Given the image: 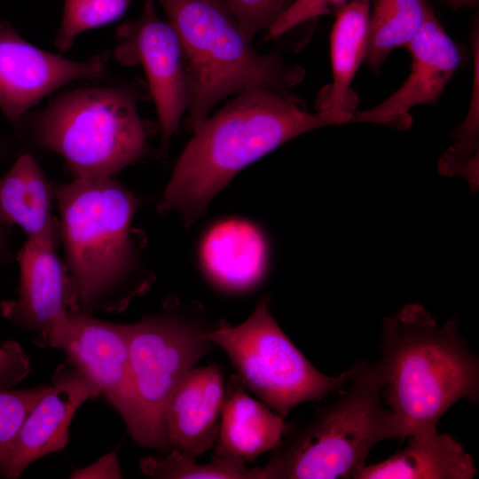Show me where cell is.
Wrapping results in <instances>:
<instances>
[{"instance_id": "24", "label": "cell", "mask_w": 479, "mask_h": 479, "mask_svg": "<svg viewBox=\"0 0 479 479\" xmlns=\"http://www.w3.org/2000/svg\"><path fill=\"white\" fill-rule=\"evenodd\" d=\"M50 385L40 384L25 389H0V475L2 476L19 432Z\"/></svg>"}, {"instance_id": "10", "label": "cell", "mask_w": 479, "mask_h": 479, "mask_svg": "<svg viewBox=\"0 0 479 479\" xmlns=\"http://www.w3.org/2000/svg\"><path fill=\"white\" fill-rule=\"evenodd\" d=\"M51 348L65 352L123 420L130 436L144 447L145 435L130 371L127 324L113 323L81 310L70 312Z\"/></svg>"}, {"instance_id": "7", "label": "cell", "mask_w": 479, "mask_h": 479, "mask_svg": "<svg viewBox=\"0 0 479 479\" xmlns=\"http://www.w3.org/2000/svg\"><path fill=\"white\" fill-rule=\"evenodd\" d=\"M207 338L221 347L246 386L282 418L299 404L342 390L352 367L338 376L319 372L280 329L260 301L241 324L220 322Z\"/></svg>"}, {"instance_id": "12", "label": "cell", "mask_w": 479, "mask_h": 479, "mask_svg": "<svg viewBox=\"0 0 479 479\" xmlns=\"http://www.w3.org/2000/svg\"><path fill=\"white\" fill-rule=\"evenodd\" d=\"M55 248V243L25 241L16 257L18 297L0 304L3 317L31 333L38 347H51L67 315L80 310L76 285Z\"/></svg>"}, {"instance_id": "25", "label": "cell", "mask_w": 479, "mask_h": 479, "mask_svg": "<svg viewBox=\"0 0 479 479\" xmlns=\"http://www.w3.org/2000/svg\"><path fill=\"white\" fill-rule=\"evenodd\" d=\"M244 35L268 29L289 5L290 0H224Z\"/></svg>"}, {"instance_id": "22", "label": "cell", "mask_w": 479, "mask_h": 479, "mask_svg": "<svg viewBox=\"0 0 479 479\" xmlns=\"http://www.w3.org/2000/svg\"><path fill=\"white\" fill-rule=\"evenodd\" d=\"M210 463L199 464L194 458L171 449L164 456H145L141 471L153 478L165 479H263L262 467L248 468L245 460L230 455H215Z\"/></svg>"}, {"instance_id": "16", "label": "cell", "mask_w": 479, "mask_h": 479, "mask_svg": "<svg viewBox=\"0 0 479 479\" xmlns=\"http://www.w3.org/2000/svg\"><path fill=\"white\" fill-rule=\"evenodd\" d=\"M371 3L350 0L336 13L330 36L333 80L316 101V113L330 125L350 122L356 113L351 83L365 59Z\"/></svg>"}, {"instance_id": "11", "label": "cell", "mask_w": 479, "mask_h": 479, "mask_svg": "<svg viewBox=\"0 0 479 479\" xmlns=\"http://www.w3.org/2000/svg\"><path fill=\"white\" fill-rule=\"evenodd\" d=\"M109 56L77 61L28 43L7 21H0V110L14 125L43 98L77 81H98L107 74Z\"/></svg>"}, {"instance_id": "9", "label": "cell", "mask_w": 479, "mask_h": 479, "mask_svg": "<svg viewBox=\"0 0 479 479\" xmlns=\"http://www.w3.org/2000/svg\"><path fill=\"white\" fill-rule=\"evenodd\" d=\"M114 58L126 67L141 66L154 101L163 148L167 149L189 106L185 56L169 21L161 20L153 0H146L141 16L126 21L115 33Z\"/></svg>"}, {"instance_id": "14", "label": "cell", "mask_w": 479, "mask_h": 479, "mask_svg": "<svg viewBox=\"0 0 479 479\" xmlns=\"http://www.w3.org/2000/svg\"><path fill=\"white\" fill-rule=\"evenodd\" d=\"M99 396L98 386L82 372L70 364L59 365L48 391L25 420L2 476L18 478L38 459L63 450L77 409Z\"/></svg>"}, {"instance_id": "15", "label": "cell", "mask_w": 479, "mask_h": 479, "mask_svg": "<svg viewBox=\"0 0 479 479\" xmlns=\"http://www.w3.org/2000/svg\"><path fill=\"white\" fill-rule=\"evenodd\" d=\"M225 383L218 365L192 368L167 404L164 425L171 449L197 458L217 440Z\"/></svg>"}, {"instance_id": "13", "label": "cell", "mask_w": 479, "mask_h": 479, "mask_svg": "<svg viewBox=\"0 0 479 479\" xmlns=\"http://www.w3.org/2000/svg\"><path fill=\"white\" fill-rule=\"evenodd\" d=\"M406 48L412 63L405 82L381 103L355 113L352 122L406 129L412 122L408 114L412 107L439 99L461 62V52L433 10Z\"/></svg>"}, {"instance_id": "17", "label": "cell", "mask_w": 479, "mask_h": 479, "mask_svg": "<svg viewBox=\"0 0 479 479\" xmlns=\"http://www.w3.org/2000/svg\"><path fill=\"white\" fill-rule=\"evenodd\" d=\"M406 446L377 464L365 466L356 479H470L472 457L437 428L407 436Z\"/></svg>"}, {"instance_id": "3", "label": "cell", "mask_w": 479, "mask_h": 479, "mask_svg": "<svg viewBox=\"0 0 479 479\" xmlns=\"http://www.w3.org/2000/svg\"><path fill=\"white\" fill-rule=\"evenodd\" d=\"M66 265L80 310L113 313L145 287L137 281L132 221L139 200L113 177H75L53 188Z\"/></svg>"}, {"instance_id": "2", "label": "cell", "mask_w": 479, "mask_h": 479, "mask_svg": "<svg viewBox=\"0 0 479 479\" xmlns=\"http://www.w3.org/2000/svg\"><path fill=\"white\" fill-rule=\"evenodd\" d=\"M382 392L400 438L437 428L457 401L479 397V366L450 320L443 326L419 304L382 323Z\"/></svg>"}, {"instance_id": "29", "label": "cell", "mask_w": 479, "mask_h": 479, "mask_svg": "<svg viewBox=\"0 0 479 479\" xmlns=\"http://www.w3.org/2000/svg\"><path fill=\"white\" fill-rule=\"evenodd\" d=\"M3 145L0 143V152L3 149ZM14 258L12 250L9 237L6 229L0 225V261L4 263H11Z\"/></svg>"}, {"instance_id": "21", "label": "cell", "mask_w": 479, "mask_h": 479, "mask_svg": "<svg viewBox=\"0 0 479 479\" xmlns=\"http://www.w3.org/2000/svg\"><path fill=\"white\" fill-rule=\"evenodd\" d=\"M431 10L427 0H372L365 60L374 73L396 48L408 45Z\"/></svg>"}, {"instance_id": "5", "label": "cell", "mask_w": 479, "mask_h": 479, "mask_svg": "<svg viewBox=\"0 0 479 479\" xmlns=\"http://www.w3.org/2000/svg\"><path fill=\"white\" fill-rule=\"evenodd\" d=\"M139 81L64 91L28 119L38 146L64 159L75 177H113L151 154L137 103Z\"/></svg>"}, {"instance_id": "23", "label": "cell", "mask_w": 479, "mask_h": 479, "mask_svg": "<svg viewBox=\"0 0 479 479\" xmlns=\"http://www.w3.org/2000/svg\"><path fill=\"white\" fill-rule=\"evenodd\" d=\"M133 0H64V12L54 44L67 51L81 33L121 18Z\"/></svg>"}, {"instance_id": "26", "label": "cell", "mask_w": 479, "mask_h": 479, "mask_svg": "<svg viewBox=\"0 0 479 479\" xmlns=\"http://www.w3.org/2000/svg\"><path fill=\"white\" fill-rule=\"evenodd\" d=\"M349 0H294L267 29L265 39H278L289 30L326 14H335Z\"/></svg>"}, {"instance_id": "6", "label": "cell", "mask_w": 479, "mask_h": 479, "mask_svg": "<svg viewBox=\"0 0 479 479\" xmlns=\"http://www.w3.org/2000/svg\"><path fill=\"white\" fill-rule=\"evenodd\" d=\"M349 382L341 397L275 447L262 467L263 479H356L373 446L400 438L392 414L382 404L381 363L355 364Z\"/></svg>"}, {"instance_id": "1", "label": "cell", "mask_w": 479, "mask_h": 479, "mask_svg": "<svg viewBox=\"0 0 479 479\" xmlns=\"http://www.w3.org/2000/svg\"><path fill=\"white\" fill-rule=\"evenodd\" d=\"M330 125L288 91L243 90L194 131L159 203L191 225L211 199L243 168L287 141Z\"/></svg>"}, {"instance_id": "19", "label": "cell", "mask_w": 479, "mask_h": 479, "mask_svg": "<svg viewBox=\"0 0 479 479\" xmlns=\"http://www.w3.org/2000/svg\"><path fill=\"white\" fill-rule=\"evenodd\" d=\"M53 189L29 153L18 157L0 177V225L19 226L28 240L55 243L59 225L51 216Z\"/></svg>"}, {"instance_id": "8", "label": "cell", "mask_w": 479, "mask_h": 479, "mask_svg": "<svg viewBox=\"0 0 479 479\" xmlns=\"http://www.w3.org/2000/svg\"><path fill=\"white\" fill-rule=\"evenodd\" d=\"M214 327L170 308L127 324L130 371L144 447L161 454L171 450L164 425L167 404L184 376L213 349L215 344L206 335Z\"/></svg>"}, {"instance_id": "18", "label": "cell", "mask_w": 479, "mask_h": 479, "mask_svg": "<svg viewBox=\"0 0 479 479\" xmlns=\"http://www.w3.org/2000/svg\"><path fill=\"white\" fill-rule=\"evenodd\" d=\"M245 387L238 373L225 384L215 455L253 460L281 442L284 418L252 398Z\"/></svg>"}, {"instance_id": "4", "label": "cell", "mask_w": 479, "mask_h": 479, "mask_svg": "<svg viewBox=\"0 0 479 479\" xmlns=\"http://www.w3.org/2000/svg\"><path fill=\"white\" fill-rule=\"evenodd\" d=\"M182 44L189 91L187 128L195 130L216 103L243 90L279 91L305 75L275 52L257 51L224 0H157Z\"/></svg>"}, {"instance_id": "20", "label": "cell", "mask_w": 479, "mask_h": 479, "mask_svg": "<svg viewBox=\"0 0 479 479\" xmlns=\"http://www.w3.org/2000/svg\"><path fill=\"white\" fill-rule=\"evenodd\" d=\"M205 269L213 282L231 292L253 288L263 277L267 248L252 224L230 220L216 225L202 246Z\"/></svg>"}, {"instance_id": "28", "label": "cell", "mask_w": 479, "mask_h": 479, "mask_svg": "<svg viewBox=\"0 0 479 479\" xmlns=\"http://www.w3.org/2000/svg\"><path fill=\"white\" fill-rule=\"evenodd\" d=\"M70 478H122L116 450L105 454L88 467L74 470Z\"/></svg>"}, {"instance_id": "27", "label": "cell", "mask_w": 479, "mask_h": 479, "mask_svg": "<svg viewBox=\"0 0 479 479\" xmlns=\"http://www.w3.org/2000/svg\"><path fill=\"white\" fill-rule=\"evenodd\" d=\"M31 371L30 360L19 342L9 340L0 345V389H9Z\"/></svg>"}]
</instances>
